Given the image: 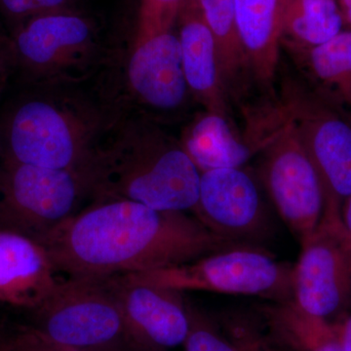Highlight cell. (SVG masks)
I'll list each match as a JSON object with an SVG mask.
<instances>
[{
  "instance_id": "obj_14",
  "label": "cell",
  "mask_w": 351,
  "mask_h": 351,
  "mask_svg": "<svg viewBox=\"0 0 351 351\" xmlns=\"http://www.w3.org/2000/svg\"><path fill=\"white\" fill-rule=\"evenodd\" d=\"M62 280L43 245L0 230V301L36 309Z\"/></svg>"
},
{
  "instance_id": "obj_29",
  "label": "cell",
  "mask_w": 351,
  "mask_h": 351,
  "mask_svg": "<svg viewBox=\"0 0 351 351\" xmlns=\"http://www.w3.org/2000/svg\"><path fill=\"white\" fill-rule=\"evenodd\" d=\"M338 2L343 23L351 29V0H338Z\"/></svg>"
},
{
  "instance_id": "obj_24",
  "label": "cell",
  "mask_w": 351,
  "mask_h": 351,
  "mask_svg": "<svg viewBox=\"0 0 351 351\" xmlns=\"http://www.w3.org/2000/svg\"><path fill=\"white\" fill-rule=\"evenodd\" d=\"M71 0H0V9L16 23L53 11L71 8Z\"/></svg>"
},
{
  "instance_id": "obj_15",
  "label": "cell",
  "mask_w": 351,
  "mask_h": 351,
  "mask_svg": "<svg viewBox=\"0 0 351 351\" xmlns=\"http://www.w3.org/2000/svg\"><path fill=\"white\" fill-rule=\"evenodd\" d=\"M182 69L189 92L207 112L228 117L226 88L219 73L213 34L196 0H184L177 22Z\"/></svg>"
},
{
  "instance_id": "obj_19",
  "label": "cell",
  "mask_w": 351,
  "mask_h": 351,
  "mask_svg": "<svg viewBox=\"0 0 351 351\" xmlns=\"http://www.w3.org/2000/svg\"><path fill=\"white\" fill-rule=\"evenodd\" d=\"M338 0H283L282 38L309 49L343 32Z\"/></svg>"
},
{
  "instance_id": "obj_20",
  "label": "cell",
  "mask_w": 351,
  "mask_h": 351,
  "mask_svg": "<svg viewBox=\"0 0 351 351\" xmlns=\"http://www.w3.org/2000/svg\"><path fill=\"white\" fill-rule=\"evenodd\" d=\"M201 15L213 34L221 80L233 82L248 66L240 43L233 0H196Z\"/></svg>"
},
{
  "instance_id": "obj_5",
  "label": "cell",
  "mask_w": 351,
  "mask_h": 351,
  "mask_svg": "<svg viewBox=\"0 0 351 351\" xmlns=\"http://www.w3.org/2000/svg\"><path fill=\"white\" fill-rule=\"evenodd\" d=\"M34 311L32 329L59 345L80 351L137 350L112 276L63 279Z\"/></svg>"
},
{
  "instance_id": "obj_26",
  "label": "cell",
  "mask_w": 351,
  "mask_h": 351,
  "mask_svg": "<svg viewBox=\"0 0 351 351\" xmlns=\"http://www.w3.org/2000/svg\"><path fill=\"white\" fill-rule=\"evenodd\" d=\"M15 75V53L12 38L0 29V98L11 77Z\"/></svg>"
},
{
  "instance_id": "obj_25",
  "label": "cell",
  "mask_w": 351,
  "mask_h": 351,
  "mask_svg": "<svg viewBox=\"0 0 351 351\" xmlns=\"http://www.w3.org/2000/svg\"><path fill=\"white\" fill-rule=\"evenodd\" d=\"M2 351H80L50 341L36 330H25L2 348Z\"/></svg>"
},
{
  "instance_id": "obj_21",
  "label": "cell",
  "mask_w": 351,
  "mask_h": 351,
  "mask_svg": "<svg viewBox=\"0 0 351 351\" xmlns=\"http://www.w3.org/2000/svg\"><path fill=\"white\" fill-rule=\"evenodd\" d=\"M189 331L184 351H237L226 332L208 314L188 302Z\"/></svg>"
},
{
  "instance_id": "obj_13",
  "label": "cell",
  "mask_w": 351,
  "mask_h": 351,
  "mask_svg": "<svg viewBox=\"0 0 351 351\" xmlns=\"http://www.w3.org/2000/svg\"><path fill=\"white\" fill-rule=\"evenodd\" d=\"M113 287L134 346L168 351L184 345L189 331L188 302L181 291L112 276Z\"/></svg>"
},
{
  "instance_id": "obj_27",
  "label": "cell",
  "mask_w": 351,
  "mask_h": 351,
  "mask_svg": "<svg viewBox=\"0 0 351 351\" xmlns=\"http://www.w3.org/2000/svg\"><path fill=\"white\" fill-rule=\"evenodd\" d=\"M332 330L339 345L345 351H351V314L332 321Z\"/></svg>"
},
{
  "instance_id": "obj_23",
  "label": "cell",
  "mask_w": 351,
  "mask_h": 351,
  "mask_svg": "<svg viewBox=\"0 0 351 351\" xmlns=\"http://www.w3.org/2000/svg\"><path fill=\"white\" fill-rule=\"evenodd\" d=\"M226 335L237 351H270L257 325L241 316H233L225 323Z\"/></svg>"
},
{
  "instance_id": "obj_10",
  "label": "cell",
  "mask_w": 351,
  "mask_h": 351,
  "mask_svg": "<svg viewBox=\"0 0 351 351\" xmlns=\"http://www.w3.org/2000/svg\"><path fill=\"white\" fill-rule=\"evenodd\" d=\"M119 68V82L103 90L123 112L149 119V113L175 112L186 105L191 92L173 29L134 36Z\"/></svg>"
},
{
  "instance_id": "obj_3",
  "label": "cell",
  "mask_w": 351,
  "mask_h": 351,
  "mask_svg": "<svg viewBox=\"0 0 351 351\" xmlns=\"http://www.w3.org/2000/svg\"><path fill=\"white\" fill-rule=\"evenodd\" d=\"M85 169L91 201L130 200L184 213L197 204L200 171L181 143L138 113L122 110Z\"/></svg>"
},
{
  "instance_id": "obj_8",
  "label": "cell",
  "mask_w": 351,
  "mask_h": 351,
  "mask_svg": "<svg viewBox=\"0 0 351 351\" xmlns=\"http://www.w3.org/2000/svg\"><path fill=\"white\" fill-rule=\"evenodd\" d=\"M276 115L279 125L258 136L261 180L281 219L302 241L322 219V186L297 128L280 110Z\"/></svg>"
},
{
  "instance_id": "obj_2",
  "label": "cell",
  "mask_w": 351,
  "mask_h": 351,
  "mask_svg": "<svg viewBox=\"0 0 351 351\" xmlns=\"http://www.w3.org/2000/svg\"><path fill=\"white\" fill-rule=\"evenodd\" d=\"M82 83L24 84L0 115L5 160L83 169L122 110L103 90Z\"/></svg>"
},
{
  "instance_id": "obj_1",
  "label": "cell",
  "mask_w": 351,
  "mask_h": 351,
  "mask_svg": "<svg viewBox=\"0 0 351 351\" xmlns=\"http://www.w3.org/2000/svg\"><path fill=\"white\" fill-rule=\"evenodd\" d=\"M40 244L66 278L165 269L249 245L218 237L184 212L123 199L91 201Z\"/></svg>"
},
{
  "instance_id": "obj_16",
  "label": "cell",
  "mask_w": 351,
  "mask_h": 351,
  "mask_svg": "<svg viewBox=\"0 0 351 351\" xmlns=\"http://www.w3.org/2000/svg\"><path fill=\"white\" fill-rule=\"evenodd\" d=\"M240 43L261 82H271L282 39L283 0H233Z\"/></svg>"
},
{
  "instance_id": "obj_11",
  "label": "cell",
  "mask_w": 351,
  "mask_h": 351,
  "mask_svg": "<svg viewBox=\"0 0 351 351\" xmlns=\"http://www.w3.org/2000/svg\"><path fill=\"white\" fill-rule=\"evenodd\" d=\"M301 244L293 301L316 317L338 320L351 308V243L343 225L321 219Z\"/></svg>"
},
{
  "instance_id": "obj_32",
  "label": "cell",
  "mask_w": 351,
  "mask_h": 351,
  "mask_svg": "<svg viewBox=\"0 0 351 351\" xmlns=\"http://www.w3.org/2000/svg\"><path fill=\"white\" fill-rule=\"evenodd\" d=\"M0 351H2L1 348H0Z\"/></svg>"
},
{
  "instance_id": "obj_22",
  "label": "cell",
  "mask_w": 351,
  "mask_h": 351,
  "mask_svg": "<svg viewBox=\"0 0 351 351\" xmlns=\"http://www.w3.org/2000/svg\"><path fill=\"white\" fill-rule=\"evenodd\" d=\"M184 0H141L136 36H149L174 29Z\"/></svg>"
},
{
  "instance_id": "obj_4",
  "label": "cell",
  "mask_w": 351,
  "mask_h": 351,
  "mask_svg": "<svg viewBox=\"0 0 351 351\" xmlns=\"http://www.w3.org/2000/svg\"><path fill=\"white\" fill-rule=\"evenodd\" d=\"M11 38L21 85L84 83L108 56L93 21L73 8L22 21Z\"/></svg>"
},
{
  "instance_id": "obj_30",
  "label": "cell",
  "mask_w": 351,
  "mask_h": 351,
  "mask_svg": "<svg viewBox=\"0 0 351 351\" xmlns=\"http://www.w3.org/2000/svg\"><path fill=\"white\" fill-rule=\"evenodd\" d=\"M123 351H141V350H135V348H131V350H123Z\"/></svg>"
},
{
  "instance_id": "obj_12",
  "label": "cell",
  "mask_w": 351,
  "mask_h": 351,
  "mask_svg": "<svg viewBox=\"0 0 351 351\" xmlns=\"http://www.w3.org/2000/svg\"><path fill=\"white\" fill-rule=\"evenodd\" d=\"M193 213L210 232L239 243L262 239L269 230V215L257 182L242 168L201 173L199 195Z\"/></svg>"
},
{
  "instance_id": "obj_9",
  "label": "cell",
  "mask_w": 351,
  "mask_h": 351,
  "mask_svg": "<svg viewBox=\"0 0 351 351\" xmlns=\"http://www.w3.org/2000/svg\"><path fill=\"white\" fill-rule=\"evenodd\" d=\"M280 112L293 122L319 176L323 221L341 223L351 193V123L316 93L288 84Z\"/></svg>"
},
{
  "instance_id": "obj_7",
  "label": "cell",
  "mask_w": 351,
  "mask_h": 351,
  "mask_svg": "<svg viewBox=\"0 0 351 351\" xmlns=\"http://www.w3.org/2000/svg\"><path fill=\"white\" fill-rule=\"evenodd\" d=\"M129 280L181 291L257 295L293 301V267L267 252L244 245L175 267L123 274Z\"/></svg>"
},
{
  "instance_id": "obj_28",
  "label": "cell",
  "mask_w": 351,
  "mask_h": 351,
  "mask_svg": "<svg viewBox=\"0 0 351 351\" xmlns=\"http://www.w3.org/2000/svg\"><path fill=\"white\" fill-rule=\"evenodd\" d=\"M341 225H343L346 235L351 243V193L346 198L343 209H341Z\"/></svg>"
},
{
  "instance_id": "obj_31",
  "label": "cell",
  "mask_w": 351,
  "mask_h": 351,
  "mask_svg": "<svg viewBox=\"0 0 351 351\" xmlns=\"http://www.w3.org/2000/svg\"><path fill=\"white\" fill-rule=\"evenodd\" d=\"M3 157V156H2V151H1V147H0V157Z\"/></svg>"
},
{
  "instance_id": "obj_17",
  "label": "cell",
  "mask_w": 351,
  "mask_h": 351,
  "mask_svg": "<svg viewBox=\"0 0 351 351\" xmlns=\"http://www.w3.org/2000/svg\"><path fill=\"white\" fill-rule=\"evenodd\" d=\"M182 149L201 173L221 168H241L262 145L242 140L232 131L228 117L207 112L182 134Z\"/></svg>"
},
{
  "instance_id": "obj_18",
  "label": "cell",
  "mask_w": 351,
  "mask_h": 351,
  "mask_svg": "<svg viewBox=\"0 0 351 351\" xmlns=\"http://www.w3.org/2000/svg\"><path fill=\"white\" fill-rule=\"evenodd\" d=\"M317 95L341 114H351V29L306 49Z\"/></svg>"
},
{
  "instance_id": "obj_6",
  "label": "cell",
  "mask_w": 351,
  "mask_h": 351,
  "mask_svg": "<svg viewBox=\"0 0 351 351\" xmlns=\"http://www.w3.org/2000/svg\"><path fill=\"white\" fill-rule=\"evenodd\" d=\"M86 170L5 160L0 169V230L40 244L90 199Z\"/></svg>"
}]
</instances>
